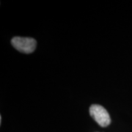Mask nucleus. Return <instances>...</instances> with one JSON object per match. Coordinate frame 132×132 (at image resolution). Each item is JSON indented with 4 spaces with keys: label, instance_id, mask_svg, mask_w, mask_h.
Instances as JSON below:
<instances>
[{
    "label": "nucleus",
    "instance_id": "obj_1",
    "mask_svg": "<svg viewBox=\"0 0 132 132\" xmlns=\"http://www.w3.org/2000/svg\"><path fill=\"white\" fill-rule=\"evenodd\" d=\"M11 43L18 51L25 54H30L34 52L37 46L36 40L31 38L15 37L11 40Z\"/></svg>",
    "mask_w": 132,
    "mask_h": 132
},
{
    "label": "nucleus",
    "instance_id": "obj_2",
    "mask_svg": "<svg viewBox=\"0 0 132 132\" xmlns=\"http://www.w3.org/2000/svg\"><path fill=\"white\" fill-rule=\"evenodd\" d=\"M90 114L96 123L102 127L108 126L111 123V118L108 112L102 106L93 104L90 106Z\"/></svg>",
    "mask_w": 132,
    "mask_h": 132
}]
</instances>
